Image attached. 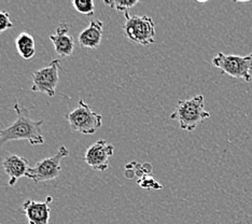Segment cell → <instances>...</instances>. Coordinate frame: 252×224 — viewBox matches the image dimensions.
<instances>
[{
  "mask_svg": "<svg viewBox=\"0 0 252 224\" xmlns=\"http://www.w3.org/2000/svg\"><path fill=\"white\" fill-rule=\"evenodd\" d=\"M32 108H22L18 101L14 103L16 120L8 128L0 129V149L4 143L12 140H27L32 146L43 145L44 137L41 131L43 120L33 121L31 118Z\"/></svg>",
  "mask_w": 252,
  "mask_h": 224,
  "instance_id": "cell-1",
  "label": "cell"
},
{
  "mask_svg": "<svg viewBox=\"0 0 252 224\" xmlns=\"http://www.w3.org/2000/svg\"><path fill=\"white\" fill-rule=\"evenodd\" d=\"M209 118L210 113L205 109L203 95H196L188 100H180L170 114V119L178 121L180 128L187 131H194L200 123Z\"/></svg>",
  "mask_w": 252,
  "mask_h": 224,
  "instance_id": "cell-2",
  "label": "cell"
},
{
  "mask_svg": "<svg viewBox=\"0 0 252 224\" xmlns=\"http://www.w3.org/2000/svg\"><path fill=\"white\" fill-rule=\"evenodd\" d=\"M124 32L131 42L148 47L156 42V25L150 16L130 15L125 13Z\"/></svg>",
  "mask_w": 252,
  "mask_h": 224,
  "instance_id": "cell-3",
  "label": "cell"
},
{
  "mask_svg": "<svg viewBox=\"0 0 252 224\" xmlns=\"http://www.w3.org/2000/svg\"><path fill=\"white\" fill-rule=\"evenodd\" d=\"M213 64L223 73H226L232 78L243 80L245 82L252 81L250 73L252 70V53L247 56H238L226 55L220 52L214 57Z\"/></svg>",
  "mask_w": 252,
  "mask_h": 224,
  "instance_id": "cell-4",
  "label": "cell"
},
{
  "mask_svg": "<svg viewBox=\"0 0 252 224\" xmlns=\"http://www.w3.org/2000/svg\"><path fill=\"white\" fill-rule=\"evenodd\" d=\"M65 118L73 131H79L83 135H94L102 125V117L92 110L82 99L79 101L78 108L68 112Z\"/></svg>",
  "mask_w": 252,
  "mask_h": 224,
  "instance_id": "cell-5",
  "label": "cell"
},
{
  "mask_svg": "<svg viewBox=\"0 0 252 224\" xmlns=\"http://www.w3.org/2000/svg\"><path fill=\"white\" fill-rule=\"evenodd\" d=\"M67 157H69V150L65 146H62L52 157L38 160L35 166L28 170L26 178L36 183L57 179L62 174V160Z\"/></svg>",
  "mask_w": 252,
  "mask_h": 224,
  "instance_id": "cell-6",
  "label": "cell"
},
{
  "mask_svg": "<svg viewBox=\"0 0 252 224\" xmlns=\"http://www.w3.org/2000/svg\"><path fill=\"white\" fill-rule=\"evenodd\" d=\"M61 62L60 60H53L48 67L39 69L32 72V91L53 97L55 95L56 86L60 80Z\"/></svg>",
  "mask_w": 252,
  "mask_h": 224,
  "instance_id": "cell-7",
  "label": "cell"
},
{
  "mask_svg": "<svg viewBox=\"0 0 252 224\" xmlns=\"http://www.w3.org/2000/svg\"><path fill=\"white\" fill-rule=\"evenodd\" d=\"M114 147L106 140H98L85 151L83 160L91 168L104 172L109 168V160L112 158Z\"/></svg>",
  "mask_w": 252,
  "mask_h": 224,
  "instance_id": "cell-8",
  "label": "cell"
},
{
  "mask_svg": "<svg viewBox=\"0 0 252 224\" xmlns=\"http://www.w3.org/2000/svg\"><path fill=\"white\" fill-rule=\"evenodd\" d=\"M52 202V196H48L45 202L26 199L22 204V212L26 216L30 224H49L51 218L50 204Z\"/></svg>",
  "mask_w": 252,
  "mask_h": 224,
  "instance_id": "cell-9",
  "label": "cell"
},
{
  "mask_svg": "<svg viewBox=\"0 0 252 224\" xmlns=\"http://www.w3.org/2000/svg\"><path fill=\"white\" fill-rule=\"evenodd\" d=\"M2 167L9 177V186L13 187L23 177H27L31 166L28 160L20 155L7 153L2 160Z\"/></svg>",
  "mask_w": 252,
  "mask_h": 224,
  "instance_id": "cell-10",
  "label": "cell"
},
{
  "mask_svg": "<svg viewBox=\"0 0 252 224\" xmlns=\"http://www.w3.org/2000/svg\"><path fill=\"white\" fill-rule=\"evenodd\" d=\"M50 40L53 42L54 50L57 55L68 57L74 50V39L69 34V25L65 22H61L56 32L51 34Z\"/></svg>",
  "mask_w": 252,
  "mask_h": 224,
  "instance_id": "cell-11",
  "label": "cell"
},
{
  "mask_svg": "<svg viewBox=\"0 0 252 224\" xmlns=\"http://www.w3.org/2000/svg\"><path fill=\"white\" fill-rule=\"evenodd\" d=\"M104 32V24L99 20L91 21L90 25L79 34L80 47L95 50L100 45Z\"/></svg>",
  "mask_w": 252,
  "mask_h": 224,
  "instance_id": "cell-12",
  "label": "cell"
},
{
  "mask_svg": "<svg viewBox=\"0 0 252 224\" xmlns=\"http://www.w3.org/2000/svg\"><path fill=\"white\" fill-rule=\"evenodd\" d=\"M15 47L22 59L31 61L36 54L35 39L28 32H21L15 39Z\"/></svg>",
  "mask_w": 252,
  "mask_h": 224,
  "instance_id": "cell-13",
  "label": "cell"
},
{
  "mask_svg": "<svg viewBox=\"0 0 252 224\" xmlns=\"http://www.w3.org/2000/svg\"><path fill=\"white\" fill-rule=\"evenodd\" d=\"M138 0H135V1H124V0H111V1H107L105 0L104 3L108 7H110L111 9H114L116 11H119V12H123L125 13H129V10L133 9V7L138 3Z\"/></svg>",
  "mask_w": 252,
  "mask_h": 224,
  "instance_id": "cell-14",
  "label": "cell"
},
{
  "mask_svg": "<svg viewBox=\"0 0 252 224\" xmlns=\"http://www.w3.org/2000/svg\"><path fill=\"white\" fill-rule=\"evenodd\" d=\"M72 5L79 13L88 16L94 15L95 4L92 0H74V1H72Z\"/></svg>",
  "mask_w": 252,
  "mask_h": 224,
  "instance_id": "cell-15",
  "label": "cell"
},
{
  "mask_svg": "<svg viewBox=\"0 0 252 224\" xmlns=\"http://www.w3.org/2000/svg\"><path fill=\"white\" fill-rule=\"evenodd\" d=\"M138 185L142 189H146V190H161L162 189V186L150 176L142 177L141 179L138 181Z\"/></svg>",
  "mask_w": 252,
  "mask_h": 224,
  "instance_id": "cell-16",
  "label": "cell"
},
{
  "mask_svg": "<svg viewBox=\"0 0 252 224\" xmlns=\"http://www.w3.org/2000/svg\"><path fill=\"white\" fill-rule=\"evenodd\" d=\"M13 27V23L10 21V13L7 11H0V34Z\"/></svg>",
  "mask_w": 252,
  "mask_h": 224,
  "instance_id": "cell-17",
  "label": "cell"
}]
</instances>
